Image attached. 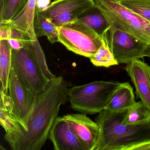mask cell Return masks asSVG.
<instances>
[{"label":"cell","instance_id":"1","mask_svg":"<svg viewBox=\"0 0 150 150\" xmlns=\"http://www.w3.org/2000/svg\"><path fill=\"white\" fill-rule=\"evenodd\" d=\"M68 82L62 76L50 81L44 91L36 95L31 109L22 120L16 134L4 137L12 150H40L49 137L61 105L67 101Z\"/></svg>","mask_w":150,"mask_h":150},{"label":"cell","instance_id":"2","mask_svg":"<svg viewBox=\"0 0 150 150\" xmlns=\"http://www.w3.org/2000/svg\"><path fill=\"white\" fill-rule=\"evenodd\" d=\"M127 110L111 112L104 110L95 122L100 132L93 150H130L135 144L150 140V122L128 125L123 123Z\"/></svg>","mask_w":150,"mask_h":150},{"label":"cell","instance_id":"3","mask_svg":"<svg viewBox=\"0 0 150 150\" xmlns=\"http://www.w3.org/2000/svg\"><path fill=\"white\" fill-rule=\"evenodd\" d=\"M18 50H12L11 68L23 86L35 95L43 92L50 80L46 77L36 51V42Z\"/></svg>","mask_w":150,"mask_h":150},{"label":"cell","instance_id":"4","mask_svg":"<svg viewBox=\"0 0 150 150\" xmlns=\"http://www.w3.org/2000/svg\"><path fill=\"white\" fill-rule=\"evenodd\" d=\"M119 82L96 81L68 89L67 100L72 109L85 115L100 113L105 109Z\"/></svg>","mask_w":150,"mask_h":150},{"label":"cell","instance_id":"5","mask_svg":"<svg viewBox=\"0 0 150 150\" xmlns=\"http://www.w3.org/2000/svg\"><path fill=\"white\" fill-rule=\"evenodd\" d=\"M96 7L106 17L109 25H113L150 44V22L115 1L94 0Z\"/></svg>","mask_w":150,"mask_h":150},{"label":"cell","instance_id":"6","mask_svg":"<svg viewBox=\"0 0 150 150\" xmlns=\"http://www.w3.org/2000/svg\"><path fill=\"white\" fill-rule=\"evenodd\" d=\"M57 29L59 42L78 55L90 58L102 44L103 37L77 21L57 27Z\"/></svg>","mask_w":150,"mask_h":150},{"label":"cell","instance_id":"7","mask_svg":"<svg viewBox=\"0 0 150 150\" xmlns=\"http://www.w3.org/2000/svg\"><path fill=\"white\" fill-rule=\"evenodd\" d=\"M107 38L110 49L118 64H129L145 57L148 44L119 28L109 25Z\"/></svg>","mask_w":150,"mask_h":150},{"label":"cell","instance_id":"8","mask_svg":"<svg viewBox=\"0 0 150 150\" xmlns=\"http://www.w3.org/2000/svg\"><path fill=\"white\" fill-rule=\"evenodd\" d=\"M96 6L94 0H55L41 12L59 27L76 21L85 12Z\"/></svg>","mask_w":150,"mask_h":150},{"label":"cell","instance_id":"9","mask_svg":"<svg viewBox=\"0 0 150 150\" xmlns=\"http://www.w3.org/2000/svg\"><path fill=\"white\" fill-rule=\"evenodd\" d=\"M48 139L52 142L55 150H88L63 117H57Z\"/></svg>","mask_w":150,"mask_h":150},{"label":"cell","instance_id":"10","mask_svg":"<svg viewBox=\"0 0 150 150\" xmlns=\"http://www.w3.org/2000/svg\"><path fill=\"white\" fill-rule=\"evenodd\" d=\"M8 95L13 104L14 113L22 123V120L33 106L36 95L23 86L12 68L8 80Z\"/></svg>","mask_w":150,"mask_h":150},{"label":"cell","instance_id":"11","mask_svg":"<svg viewBox=\"0 0 150 150\" xmlns=\"http://www.w3.org/2000/svg\"><path fill=\"white\" fill-rule=\"evenodd\" d=\"M136 89L137 97L150 110V66L139 59L127 64L125 68Z\"/></svg>","mask_w":150,"mask_h":150},{"label":"cell","instance_id":"12","mask_svg":"<svg viewBox=\"0 0 150 150\" xmlns=\"http://www.w3.org/2000/svg\"><path fill=\"white\" fill-rule=\"evenodd\" d=\"M62 117L87 150H93L100 132V128L97 123L82 113L67 114Z\"/></svg>","mask_w":150,"mask_h":150},{"label":"cell","instance_id":"13","mask_svg":"<svg viewBox=\"0 0 150 150\" xmlns=\"http://www.w3.org/2000/svg\"><path fill=\"white\" fill-rule=\"evenodd\" d=\"M136 103L131 85L129 82L120 83L110 97L104 110L120 112L129 109Z\"/></svg>","mask_w":150,"mask_h":150},{"label":"cell","instance_id":"14","mask_svg":"<svg viewBox=\"0 0 150 150\" xmlns=\"http://www.w3.org/2000/svg\"><path fill=\"white\" fill-rule=\"evenodd\" d=\"M13 109V104L10 96L1 92L0 123L6 131L4 137L14 135L21 128V122L16 116Z\"/></svg>","mask_w":150,"mask_h":150},{"label":"cell","instance_id":"15","mask_svg":"<svg viewBox=\"0 0 150 150\" xmlns=\"http://www.w3.org/2000/svg\"><path fill=\"white\" fill-rule=\"evenodd\" d=\"M36 0H29L23 10L13 20L8 22L13 28L20 30L33 41L37 40L34 29Z\"/></svg>","mask_w":150,"mask_h":150},{"label":"cell","instance_id":"16","mask_svg":"<svg viewBox=\"0 0 150 150\" xmlns=\"http://www.w3.org/2000/svg\"><path fill=\"white\" fill-rule=\"evenodd\" d=\"M77 21L84 23L102 37L109 30L110 26L106 17L96 6L85 12Z\"/></svg>","mask_w":150,"mask_h":150},{"label":"cell","instance_id":"17","mask_svg":"<svg viewBox=\"0 0 150 150\" xmlns=\"http://www.w3.org/2000/svg\"><path fill=\"white\" fill-rule=\"evenodd\" d=\"M12 50L7 40H0L1 92L7 95H8V80L12 64Z\"/></svg>","mask_w":150,"mask_h":150},{"label":"cell","instance_id":"18","mask_svg":"<svg viewBox=\"0 0 150 150\" xmlns=\"http://www.w3.org/2000/svg\"><path fill=\"white\" fill-rule=\"evenodd\" d=\"M34 29L37 37L45 36L51 44L59 42L57 27L42 12L36 10Z\"/></svg>","mask_w":150,"mask_h":150},{"label":"cell","instance_id":"19","mask_svg":"<svg viewBox=\"0 0 150 150\" xmlns=\"http://www.w3.org/2000/svg\"><path fill=\"white\" fill-rule=\"evenodd\" d=\"M107 32L103 36L102 44L100 47L95 54L89 58L91 63L95 66L108 68L112 66L119 64L109 46Z\"/></svg>","mask_w":150,"mask_h":150},{"label":"cell","instance_id":"20","mask_svg":"<svg viewBox=\"0 0 150 150\" xmlns=\"http://www.w3.org/2000/svg\"><path fill=\"white\" fill-rule=\"evenodd\" d=\"M123 121L128 125L150 122V110L142 101L136 102L128 110Z\"/></svg>","mask_w":150,"mask_h":150},{"label":"cell","instance_id":"21","mask_svg":"<svg viewBox=\"0 0 150 150\" xmlns=\"http://www.w3.org/2000/svg\"><path fill=\"white\" fill-rule=\"evenodd\" d=\"M29 0H3L0 2V22L7 23L25 8Z\"/></svg>","mask_w":150,"mask_h":150},{"label":"cell","instance_id":"22","mask_svg":"<svg viewBox=\"0 0 150 150\" xmlns=\"http://www.w3.org/2000/svg\"><path fill=\"white\" fill-rule=\"evenodd\" d=\"M118 3L150 22V0H120Z\"/></svg>","mask_w":150,"mask_h":150},{"label":"cell","instance_id":"23","mask_svg":"<svg viewBox=\"0 0 150 150\" xmlns=\"http://www.w3.org/2000/svg\"><path fill=\"white\" fill-rule=\"evenodd\" d=\"M12 28L8 23L0 22V40H8L11 38Z\"/></svg>","mask_w":150,"mask_h":150},{"label":"cell","instance_id":"24","mask_svg":"<svg viewBox=\"0 0 150 150\" xmlns=\"http://www.w3.org/2000/svg\"><path fill=\"white\" fill-rule=\"evenodd\" d=\"M7 41L13 50H20L26 45V44L22 41L15 38H11Z\"/></svg>","mask_w":150,"mask_h":150},{"label":"cell","instance_id":"25","mask_svg":"<svg viewBox=\"0 0 150 150\" xmlns=\"http://www.w3.org/2000/svg\"><path fill=\"white\" fill-rule=\"evenodd\" d=\"M50 4L51 0H36V10L41 12L47 8Z\"/></svg>","mask_w":150,"mask_h":150},{"label":"cell","instance_id":"26","mask_svg":"<svg viewBox=\"0 0 150 150\" xmlns=\"http://www.w3.org/2000/svg\"><path fill=\"white\" fill-rule=\"evenodd\" d=\"M130 150H150V140L135 144L131 148Z\"/></svg>","mask_w":150,"mask_h":150},{"label":"cell","instance_id":"27","mask_svg":"<svg viewBox=\"0 0 150 150\" xmlns=\"http://www.w3.org/2000/svg\"><path fill=\"white\" fill-rule=\"evenodd\" d=\"M145 57L150 58V44H148L144 53Z\"/></svg>","mask_w":150,"mask_h":150},{"label":"cell","instance_id":"28","mask_svg":"<svg viewBox=\"0 0 150 150\" xmlns=\"http://www.w3.org/2000/svg\"><path fill=\"white\" fill-rule=\"evenodd\" d=\"M110 1H115V2H118V1H120V0H110Z\"/></svg>","mask_w":150,"mask_h":150},{"label":"cell","instance_id":"29","mask_svg":"<svg viewBox=\"0 0 150 150\" xmlns=\"http://www.w3.org/2000/svg\"><path fill=\"white\" fill-rule=\"evenodd\" d=\"M3 0H0V2H1V1H3Z\"/></svg>","mask_w":150,"mask_h":150}]
</instances>
